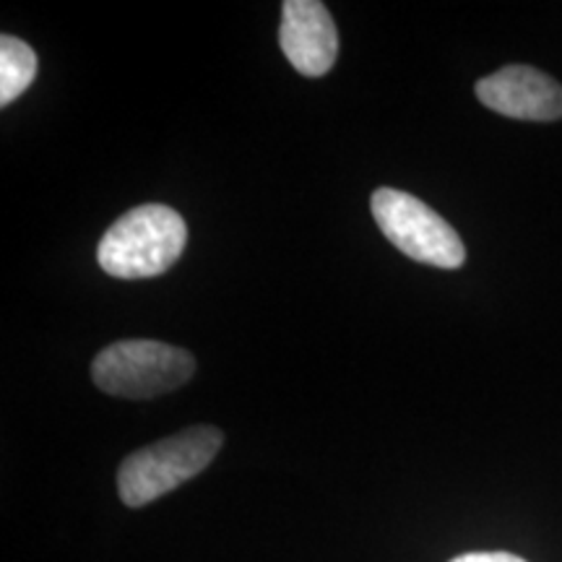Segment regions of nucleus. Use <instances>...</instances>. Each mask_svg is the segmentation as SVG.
<instances>
[{"mask_svg": "<svg viewBox=\"0 0 562 562\" xmlns=\"http://www.w3.org/2000/svg\"><path fill=\"white\" fill-rule=\"evenodd\" d=\"M37 76V55L24 40L3 34L0 37V104L9 108Z\"/></svg>", "mask_w": 562, "mask_h": 562, "instance_id": "0eeeda50", "label": "nucleus"}, {"mask_svg": "<svg viewBox=\"0 0 562 562\" xmlns=\"http://www.w3.org/2000/svg\"><path fill=\"white\" fill-rule=\"evenodd\" d=\"M224 435L211 425L188 427L131 453L117 472V495L128 508H144L182 482L199 476L220 453Z\"/></svg>", "mask_w": 562, "mask_h": 562, "instance_id": "f03ea898", "label": "nucleus"}, {"mask_svg": "<svg viewBox=\"0 0 562 562\" xmlns=\"http://www.w3.org/2000/svg\"><path fill=\"white\" fill-rule=\"evenodd\" d=\"M370 209L385 240L396 245L412 261L435 269H459L467 261V248L459 232L417 195L396 188H378L370 199Z\"/></svg>", "mask_w": 562, "mask_h": 562, "instance_id": "20e7f679", "label": "nucleus"}, {"mask_svg": "<svg viewBox=\"0 0 562 562\" xmlns=\"http://www.w3.org/2000/svg\"><path fill=\"white\" fill-rule=\"evenodd\" d=\"M451 562H526L513 552H463Z\"/></svg>", "mask_w": 562, "mask_h": 562, "instance_id": "6e6552de", "label": "nucleus"}, {"mask_svg": "<svg viewBox=\"0 0 562 562\" xmlns=\"http://www.w3.org/2000/svg\"><path fill=\"white\" fill-rule=\"evenodd\" d=\"M279 45L302 76H326L339 55V32L318 0H286L281 5Z\"/></svg>", "mask_w": 562, "mask_h": 562, "instance_id": "423d86ee", "label": "nucleus"}, {"mask_svg": "<svg viewBox=\"0 0 562 562\" xmlns=\"http://www.w3.org/2000/svg\"><path fill=\"white\" fill-rule=\"evenodd\" d=\"M195 372L188 349L165 341L128 339L104 347L91 362V381L110 396L154 398L178 391Z\"/></svg>", "mask_w": 562, "mask_h": 562, "instance_id": "7ed1b4c3", "label": "nucleus"}, {"mask_svg": "<svg viewBox=\"0 0 562 562\" xmlns=\"http://www.w3.org/2000/svg\"><path fill=\"white\" fill-rule=\"evenodd\" d=\"M484 108L513 121L552 123L562 117V87L531 66H505L476 81Z\"/></svg>", "mask_w": 562, "mask_h": 562, "instance_id": "39448f33", "label": "nucleus"}, {"mask_svg": "<svg viewBox=\"0 0 562 562\" xmlns=\"http://www.w3.org/2000/svg\"><path fill=\"white\" fill-rule=\"evenodd\" d=\"M186 243L188 227L178 211L165 203H144L104 232L97 261L115 279H151L178 263Z\"/></svg>", "mask_w": 562, "mask_h": 562, "instance_id": "f257e3e1", "label": "nucleus"}]
</instances>
